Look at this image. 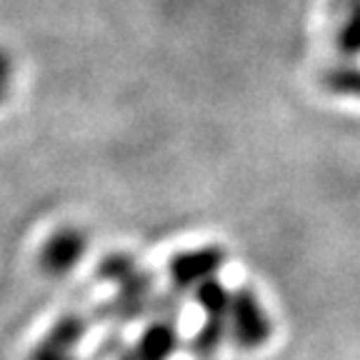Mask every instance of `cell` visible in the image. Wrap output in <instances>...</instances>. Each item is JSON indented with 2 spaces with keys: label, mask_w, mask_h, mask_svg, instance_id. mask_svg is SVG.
Returning <instances> with one entry per match:
<instances>
[{
  "label": "cell",
  "mask_w": 360,
  "mask_h": 360,
  "mask_svg": "<svg viewBox=\"0 0 360 360\" xmlns=\"http://www.w3.org/2000/svg\"><path fill=\"white\" fill-rule=\"evenodd\" d=\"M78 253H83V238H78L75 233H65V236L56 238L45 250V263L56 270H65L75 263Z\"/></svg>",
  "instance_id": "obj_3"
},
{
  "label": "cell",
  "mask_w": 360,
  "mask_h": 360,
  "mask_svg": "<svg viewBox=\"0 0 360 360\" xmlns=\"http://www.w3.org/2000/svg\"><path fill=\"white\" fill-rule=\"evenodd\" d=\"M323 85L335 96L360 98V68L355 65H338L323 75Z\"/></svg>",
  "instance_id": "obj_4"
},
{
  "label": "cell",
  "mask_w": 360,
  "mask_h": 360,
  "mask_svg": "<svg viewBox=\"0 0 360 360\" xmlns=\"http://www.w3.org/2000/svg\"><path fill=\"white\" fill-rule=\"evenodd\" d=\"M218 265V255L215 253H198V255H191V258H183L180 263H175V276L178 281L188 283V278H195L198 273H208Z\"/></svg>",
  "instance_id": "obj_5"
},
{
  "label": "cell",
  "mask_w": 360,
  "mask_h": 360,
  "mask_svg": "<svg viewBox=\"0 0 360 360\" xmlns=\"http://www.w3.org/2000/svg\"><path fill=\"white\" fill-rule=\"evenodd\" d=\"M233 330H236L238 343L243 348H255L263 345L270 335V323L268 315L263 313L258 298L253 292H238L233 300Z\"/></svg>",
  "instance_id": "obj_1"
},
{
  "label": "cell",
  "mask_w": 360,
  "mask_h": 360,
  "mask_svg": "<svg viewBox=\"0 0 360 360\" xmlns=\"http://www.w3.org/2000/svg\"><path fill=\"white\" fill-rule=\"evenodd\" d=\"M343 20L335 35V48L345 58L360 56V0H350L343 8H338Z\"/></svg>",
  "instance_id": "obj_2"
}]
</instances>
